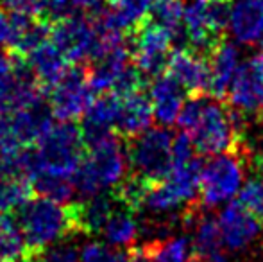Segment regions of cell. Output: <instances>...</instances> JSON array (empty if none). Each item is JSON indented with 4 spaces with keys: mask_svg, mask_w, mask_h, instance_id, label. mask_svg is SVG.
<instances>
[{
    "mask_svg": "<svg viewBox=\"0 0 263 262\" xmlns=\"http://www.w3.org/2000/svg\"><path fill=\"white\" fill-rule=\"evenodd\" d=\"M243 123L246 119L238 115L228 102L208 94L192 95L188 101H184L177 117L181 131L190 135L195 153L206 156L229 151L253 153L246 140Z\"/></svg>",
    "mask_w": 263,
    "mask_h": 262,
    "instance_id": "obj_1",
    "label": "cell"
},
{
    "mask_svg": "<svg viewBox=\"0 0 263 262\" xmlns=\"http://www.w3.org/2000/svg\"><path fill=\"white\" fill-rule=\"evenodd\" d=\"M129 172L125 140L117 133L86 147L83 162L73 174L76 193L81 198L115 189Z\"/></svg>",
    "mask_w": 263,
    "mask_h": 262,
    "instance_id": "obj_2",
    "label": "cell"
},
{
    "mask_svg": "<svg viewBox=\"0 0 263 262\" xmlns=\"http://www.w3.org/2000/svg\"><path fill=\"white\" fill-rule=\"evenodd\" d=\"M16 221L27 244V257H38L47 246L77 235L70 203L31 198L18 208Z\"/></svg>",
    "mask_w": 263,
    "mask_h": 262,
    "instance_id": "obj_3",
    "label": "cell"
},
{
    "mask_svg": "<svg viewBox=\"0 0 263 262\" xmlns=\"http://www.w3.org/2000/svg\"><path fill=\"white\" fill-rule=\"evenodd\" d=\"M38 158V174H50L73 178L84 154L86 142L83 138L81 126L76 120H58L34 146Z\"/></svg>",
    "mask_w": 263,
    "mask_h": 262,
    "instance_id": "obj_4",
    "label": "cell"
},
{
    "mask_svg": "<svg viewBox=\"0 0 263 262\" xmlns=\"http://www.w3.org/2000/svg\"><path fill=\"white\" fill-rule=\"evenodd\" d=\"M251 164L249 151H229L213 154L202 164L199 203L202 208H215L229 203L240 193L246 180V167Z\"/></svg>",
    "mask_w": 263,
    "mask_h": 262,
    "instance_id": "obj_5",
    "label": "cell"
},
{
    "mask_svg": "<svg viewBox=\"0 0 263 262\" xmlns=\"http://www.w3.org/2000/svg\"><path fill=\"white\" fill-rule=\"evenodd\" d=\"M55 117L45 97L32 104L0 115V154L16 156L34 147L38 140L52 128Z\"/></svg>",
    "mask_w": 263,
    "mask_h": 262,
    "instance_id": "obj_6",
    "label": "cell"
},
{
    "mask_svg": "<svg viewBox=\"0 0 263 262\" xmlns=\"http://www.w3.org/2000/svg\"><path fill=\"white\" fill-rule=\"evenodd\" d=\"M174 135L165 126L125 140L129 171L151 183L163 182L174 167Z\"/></svg>",
    "mask_w": 263,
    "mask_h": 262,
    "instance_id": "obj_7",
    "label": "cell"
},
{
    "mask_svg": "<svg viewBox=\"0 0 263 262\" xmlns=\"http://www.w3.org/2000/svg\"><path fill=\"white\" fill-rule=\"evenodd\" d=\"M233 0H188L184 7L183 38L190 49L208 54L229 27Z\"/></svg>",
    "mask_w": 263,
    "mask_h": 262,
    "instance_id": "obj_8",
    "label": "cell"
},
{
    "mask_svg": "<svg viewBox=\"0 0 263 262\" xmlns=\"http://www.w3.org/2000/svg\"><path fill=\"white\" fill-rule=\"evenodd\" d=\"M174 34L158 25L149 16L143 18L127 32V47L131 61L145 74L149 79L165 74L168 60L172 56Z\"/></svg>",
    "mask_w": 263,
    "mask_h": 262,
    "instance_id": "obj_9",
    "label": "cell"
},
{
    "mask_svg": "<svg viewBox=\"0 0 263 262\" xmlns=\"http://www.w3.org/2000/svg\"><path fill=\"white\" fill-rule=\"evenodd\" d=\"M45 97L27 58L0 50V115Z\"/></svg>",
    "mask_w": 263,
    "mask_h": 262,
    "instance_id": "obj_10",
    "label": "cell"
},
{
    "mask_svg": "<svg viewBox=\"0 0 263 262\" xmlns=\"http://www.w3.org/2000/svg\"><path fill=\"white\" fill-rule=\"evenodd\" d=\"M93 90L83 65H72L65 76L47 92L49 106L55 120H77L93 101Z\"/></svg>",
    "mask_w": 263,
    "mask_h": 262,
    "instance_id": "obj_11",
    "label": "cell"
},
{
    "mask_svg": "<svg viewBox=\"0 0 263 262\" xmlns=\"http://www.w3.org/2000/svg\"><path fill=\"white\" fill-rule=\"evenodd\" d=\"M50 42L70 65L90 61L95 47L93 22L84 13L65 14L50 25Z\"/></svg>",
    "mask_w": 263,
    "mask_h": 262,
    "instance_id": "obj_12",
    "label": "cell"
},
{
    "mask_svg": "<svg viewBox=\"0 0 263 262\" xmlns=\"http://www.w3.org/2000/svg\"><path fill=\"white\" fill-rule=\"evenodd\" d=\"M226 99L243 119H260L263 113V53L253 54L238 66Z\"/></svg>",
    "mask_w": 263,
    "mask_h": 262,
    "instance_id": "obj_13",
    "label": "cell"
},
{
    "mask_svg": "<svg viewBox=\"0 0 263 262\" xmlns=\"http://www.w3.org/2000/svg\"><path fill=\"white\" fill-rule=\"evenodd\" d=\"M222 242L229 252H243L261 232V221L251 214L240 201L228 203L218 214Z\"/></svg>",
    "mask_w": 263,
    "mask_h": 262,
    "instance_id": "obj_14",
    "label": "cell"
},
{
    "mask_svg": "<svg viewBox=\"0 0 263 262\" xmlns=\"http://www.w3.org/2000/svg\"><path fill=\"white\" fill-rule=\"evenodd\" d=\"M166 74L186 92L188 95L208 94V58L190 47L172 50L166 65Z\"/></svg>",
    "mask_w": 263,
    "mask_h": 262,
    "instance_id": "obj_15",
    "label": "cell"
},
{
    "mask_svg": "<svg viewBox=\"0 0 263 262\" xmlns=\"http://www.w3.org/2000/svg\"><path fill=\"white\" fill-rule=\"evenodd\" d=\"M118 108H120V97L113 92L99 94L97 97H93L79 124L86 147L113 135Z\"/></svg>",
    "mask_w": 263,
    "mask_h": 262,
    "instance_id": "obj_16",
    "label": "cell"
},
{
    "mask_svg": "<svg viewBox=\"0 0 263 262\" xmlns=\"http://www.w3.org/2000/svg\"><path fill=\"white\" fill-rule=\"evenodd\" d=\"M208 95L215 99L228 97L236 70L240 66V50L233 42L220 40L208 54Z\"/></svg>",
    "mask_w": 263,
    "mask_h": 262,
    "instance_id": "obj_17",
    "label": "cell"
},
{
    "mask_svg": "<svg viewBox=\"0 0 263 262\" xmlns=\"http://www.w3.org/2000/svg\"><path fill=\"white\" fill-rule=\"evenodd\" d=\"M50 25L52 22L43 14L11 13V38L7 50L27 58L36 47L50 40Z\"/></svg>",
    "mask_w": 263,
    "mask_h": 262,
    "instance_id": "obj_18",
    "label": "cell"
},
{
    "mask_svg": "<svg viewBox=\"0 0 263 262\" xmlns=\"http://www.w3.org/2000/svg\"><path fill=\"white\" fill-rule=\"evenodd\" d=\"M184 95H186V92L166 72L154 77V79H151L149 83L151 106H153L154 119L161 126L168 128L174 123H177V117H179L181 108L184 104Z\"/></svg>",
    "mask_w": 263,
    "mask_h": 262,
    "instance_id": "obj_19",
    "label": "cell"
},
{
    "mask_svg": "<svg viewBox=\"0 0 263 262\" xmlns=\"http://www.w3.org/2000/svg\"><path fill=\"white\" fill-rule=\"evenodd\" d=\"M228 29L240 45H258L263 32V0H233Z\"/></svg>",
    "mask_w": 263,
    "mask_h": 262,
    "instance_id": "obj_20",
    "label": "cell"
},
{
    "mask_svg": "<svg viewBox=\"0 0 263 262\" xmlns=\"http://www.w3.org/2000/svg\"><path fill=\"white\" fill-rule=\"evenodd\" d=\"M16 156L0 154V212L18 210L34 193L31 180L22 174Z\"/></svg>",
    "mask_w": 263,
    "mask_h": 262,
    "instance_id": "obj_21",
    "label": "cell"
},
{
    "mask_svg": "<svg viewBox=\"0 0 263 262\" xmlns=\"http://www.w3.org/2000/svg\"><path fill=\"white\" fill-rule=\"evenodd\" d=\"M154 119L151 99L143 92L133 94L127 97H120V108H118L115 133L120 138L129 140L140 133L147 131Z\"/></svg>",
    "mask_w": 263,
    "mask_h": 262,
    "instance_id": "obj_22",
    "label": "cell"
},
{
    "mask_svg": "<svg viewBox=\"0 0 263 262\" xmlns=\"http://www.w3.org/2000/svg\"><path fill=\"white\" fill-rule=\"evenodd\" d=\"M131 63V53H129L127 43L117 49L109 50L104 56L90 61L88 66V81L95 95L113 92L118 77L122 76L125 68Z\"/></svg>",
    "mask_w": 263,
    "mask_h": 262,
    "instance_id": "obj_23",
    "label": "cell"
},
{
    "mask_svg": "<svg viewBox=\"0 0 263 262\" xmlns=\"http://www.w3.org/2000/svg\"><path fill=\"white\" fill-rule=\"evenodd\" d=\"M27 61L31 65L32 72H34L36 79H38L40 86L45 92V95L65 76L66 70L72 66L50 40L36 47L31 54H27Z\"/></svg>",
    "mask_w": 263,
    "mask_h": 262,
    "instance_id": "obj_24",
    "label": "cell"
},
{
    "mask_svg": "<svg viewBox=\"0 0 263 262\" xmlns=\"http://www.w3.org/2000/svg\"><path fill=\"white\" fill-rule=\"evenodd\" d=\"M102 237L106 242L115 248H131L140 235V223L136 219V212L127 206L118 205L117 210L107 219Z\"/></svg>",
    "mask_w": 263,
    "mask_h": 262,
    "instance_id": "obj_25",
    "label": "cell"
},
{
    "mask_svg": "<svg viewBox=\"0 0 263 262\" xmlns=\"http://www.w3.org/2000/svg\"><path fill=\"white\" fill-rule=\"evenodd\" d=\"M154 0H113L106 6V16L111 24L127 34L136 24L149 16Z\"/></svg>",
    "mask_w": 263,
    "mask_h": 262,
    "instance_id": "obj_26",
    "label": "cell"
},
{
    "mask_svg": "<svg viewBox=\"0 0 263 262\" xmlns=\"http://www.w3.org/2000/svg\"><path fill=\"white\" fill-rule=\"evenodd\" d=\"M27 257V244L16 217L0 212V262H13Z\"/></svg>",
    "mask_w": 263,
    "mask_h": 262,
    "instance_id": "obj_27",
    "label": "cell"
},
{
    "mask_svg": "<svg viewBox=\"0 0 263 262\" xmlns=\"http://www.w3.org/2000/svg\"><path fill=\"white\" fill-rule=\"evenodd\" d=\"M149 262H190V237H165L143 242Z\"/></svg>",
    "mask_w": 263,
    "mask_h": 262,
    "instance_id": "obj_28",
    "label": "cell"
},
{
    "mask_svg": "<svg viewBox=\"0 0 263 262\" xmlns=\"http://www.w3.org/2000/svg\"><path fill=\"white\" fill-rule=\"evenodd\" d=\"M32 189L38 193L42 198H47L50 201L61 203L66 205L73 199L76 194V185H73V178H66V176L50 174V172H40L32 178Z\"/></svg>",
    "mask_w": 263,
    "mask_h": 262,
    "instance_id": "obj_29",
    "label": "cell"
},
{
    "mask_svg": "<svg viewBox=\"0 0 263 262\" xmlns=\"http://www.w3.org/2000/svg\"><path fill=\"white\" fill-rule=\"evenodd\" d=\"M184 7H186L184 0H154L149 11V18L172 32L174 38H181L183 36Z\"/></svg>",
    "mask_w": 263,
    "mask_h": 262,
    "instance_id": "obj_30",
    "label": "cell"
},
{
    "mask_svg": "<svg viewBox=\"0 0 263 262\" xmlns=\"http://www.w3.org/2000/svg\"><path fill=\"white\" fill-rule=\"evenodd\" d=\"M238 201L263 223V174L256 172V176L243 182Z\"/></svg>",
    "mask_w": 263,
    "mask_h": 262,
    "instance_id": "obj_31",
    "label": "cell"
},
{
    "mask_svg": "<svg viewBox=\"0 0 263 262\" xmlns=\"http://www.w3.org/2000/svg\"><path fill=\"white\" fill-rule=\"evenodd\" d=\"M81 262H129L127 250H113L102 242H90L81 252Z\"/></svg>",
    "mask_w": 263,
    "mask_h": 262,
    "instance_id": "obj_32",
    "label": "cell"
},
{
    "mask_svg": "<svg viewBox=\"0 0 263 262\" xmlns=\"http://www.w3.org/2000/svg\"><path fill=\"white\" fill-rule=\"evenodd\" d=\"M34 259L38 262H81L77 246L72 244V242H66V239L63 242L59 241L47 246Z\"/></svg>",
    "mask_w": 263,
    "mask_h": 262,
    "instance_id": "obj_33",
    "label": "cell"
},
{
    "mask_svg": "<svg viewBox=\"0 0 263 262\" xmlns=\"http://www.w3.org/2000/svg\"><path fill=\"white\" fill-rule=\"evenodd\" d=\"M0 6L9 13L20 14H43V0H0Z\"/></svg>",
    "mask_w": 263,
    "mask_h": 262,
    "instance_id": "obj_34",
    "label": "cell"
},
{
    "mask_svg": "<svg viewBox=\"0 0 263 262\" xmlns=\"http://www.w3.org/2000/svg\"><path fill=\"white\" fill-rule=\"evenodd\" d=\"M70 7H72V0H43V16L54 22L68 14Z\"/></svg>",
    "mask_w": 263,
    "mask_h": 262,
    "instance_id": "obj_35",
    "label": "cell"
},
{
    "mask_svg": "<svg viewBox=\"0 0 263 262\" xmlns=\"http://www.w3.org/2000/svg\"><path fill=\"white\" fill-rule=\"evenodd\" d=\"M11 38V13L0 6V49L7 47Z\"/></svg>",
    "mask_w": 263,
    "mask_h": 262,
    "instance_id": "obj_36",
    "label": "cell"
},
{
    "mask_svg": "<svg viewBox=\"0 0 263 262\" xmlns=\"http://www.w3.org/2000/svg\"><path fill=\"white\" fill-rule=\"evenodd\" d=\"M107 4V0H72V7L84 14H93L101 11Z\"/></svg>",
    "mask_w": 263,
    "mask_h": 262,
    "instance_id": "obj_37",
    "label": "cell"
},
{
    "mask_svg": "<svg viewBox=\"0 0 263 262\" xmlns=\"http://www.w3.org/2000/svg\"><path fill=\"white\" fill-rule=\"evenodd\" d=\"M251 164L256 169V172L263 174V144L258 147V151H253V154H251Z\"/></svg>",
    "mask_w": 263,
    "mask_h": 262,
    "instance_id": "obj_38",
    "label": "cell"
},
{
    "mask_svg": "<svg viewBox=\"0 0 263 262\" xmlns=\"http://www.w3.org/2000/svg\"><path fill=\"white\" fill-rule=\"evenodd\" d=\"M190 262H229V260H226L224 257H222L220 253H218V255L210 257V259H199V257H192Z\"/></svg>",
    "mask_w": 263,
    "mask_h": 262,
    "instance_id": "obj_39",
    "label": "cell"
},
{
    "mask_svg": "<svg viewBox=\"0 0 263 262\" xmlns=\"http://www.w3.org/2000/svg\"><path fill=\"white\" fill-rule=\"evenodd\" d=\"M13 262H38V260H36L34 257H22V259H16Z\"/></svg>",
    "mask_w": 263,
    "mask_h": 262,
    "instance_id": "obj_40",
    "label": "cell"
},
{
    "mask_svg": "<svg viewBox=\"0 0 263 262\" xmlns=\"http://www.w3.org/2000/svg\"><path fill=\"white\" fill-rule=\"evenodd\" d=\"M258 45H260V47H261V49H263V32H261L260 40H258Z\"/></svg>",
    "mask_w": 263,
    "mask_h": 262,
    "instance_id": "obj_41",
    "label": "cell"
},
{
    "mask_svg": "<svg viewBox=\"0 0 263 262\" xmlns=\"http://www.w3.org/2000/svg\"><path fill=\"white\" fill-rule=\"evenodd\" d=\"M261 246H263V244H261Z\"/></svg>",
    "mask_w": 263,
    "mask_h": 262,
    "instance_id": "obj_42",
    "label": "cell"
}]
</instances>
